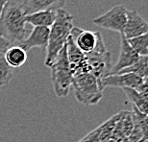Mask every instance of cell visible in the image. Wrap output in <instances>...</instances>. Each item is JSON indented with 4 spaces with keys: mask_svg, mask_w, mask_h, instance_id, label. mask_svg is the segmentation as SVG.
I'll list each match as a JSON object with an SVG mask.
<instances>
[{
    "mask_svg": "<svg viewBox=\"0 0 148 142\" xmlns=\"http://www.w3.org/2000/svg\"><path fill=\"white\" fill-rule=\"evenodd\" d=\"M26 14L20 4L9 0L0 16V36L12 45H18L28 37Z\"/></svg>",
    "mask_w": 148,
    "mask_h": 142,
    "instance_id": "6da1fadb",
    "label": "cell"
},
{
    "mask_svg": "<svg viewBox=\"0 0 148 142\" xmlns=\"http://www.w3.org/2000/svg\"><path fill=\"white\" fill-rule=\"evenodd\" d=\"M74 16L66 9L57 10V16L52 26L50 27L48 43L46 47V55L44 64L50 67L54 63L59 53L66 44L73 25Z\"/></svg>",
    "mask_w": 148,
    "mask_h": 142,
    "instance_id": "7a4b0ae2",
    "label": "cell"
},
{
    "mask_svg": "<svg viewBox=\"0 0 148 142\" xmlns=\"http://www.w3.org/2000/svg\"><path fill=\"white\" fill-rule=\"evenodd\" d=\"M71 87L74 89L76 100L83 105H96L103 97V89L99 82L90 73L73 76Z\"/></svg>",
    "mask_w": 148,
    "mask_h": 142,
    "instance_id": "3957f363",
    "label": "cell"
},
{
    "mask_svg": "<svg viewBox=\"0 0 148 142\" xmlns=\"http://www.w3.org/2000/svg\"><path fill=\"white\" fill-rule=\"evenodd\" d=\"M50 70H51V84L56 96H67L72 84V74L67 60L66 44L59 53L54 63L50 66Z\"/></svg>",
    "mask_w": 148,
    "mask_h": 142,
    "instance_id": "277c9868",
    "label": "cell"
},
{
    "mask_svg": "<svg viewBox=\"0 0 148 142\" xmlns=\"http://www.w3.org/2000/svg\"><path fill=\"white\" fill-rule=\"evenodd\" d=\"M70 37L75 45L85 55L90 53H105L107 51L103 38L99 32L83 30L81 28L73 27L70 32Z\"/></svg>",
    "mask_w": 148,
    "mask_h": 142,
    "instance_id": "5b68a950",
    "label": "cell"
},
{
    "mask_svg": "<svg viewBox=\"0 0 148 142\" xmlns=\"http://www.w3.org/2000/svg\"><path fill=\"white\" fill-rule=\"evenodd\" d=\"M127 12L128 10L123 5H116L102 16L93 18V23L102 28L123 34L127 22Z\"/></svg>",
    "mask_w": 148,
    "mask_h": 142,
    "instance_id": "8992f818",
    "label": "cell"
},
{
    "mask_svg": "<svg viewBox=\"0 0 148 142\" xmlns=\"http://www.w3.org/2000/svg\"><path fill=\"white\" fill-rule=\"evenodd\" d=\"M86 59H87L88 73L95 77L101 87L103 79L109 76L112 67L110 52L90 53V54L86 55Z\"/></svg>",
    "mask_w": 148,
    "mask_h": 142,
    "instance_id": "52a82bcc",
    "label": "cell"
},
{
    "mask_svg": "<svg viewBox=\"0 0 148 142\" xmlns=\"http://www.w3.org/2000/svg\"><path fill=\"white\" fill-rule=\"evenodd\" d=\"M143 82V79L133 73L125 74H114L109 75L103 79L101 83V87L104 89L107 87H121L123 88H137Z\"/></svg>",
    "mask_w": 148,
    "mask_h": 142,
    "instance_id": "ba28073f",
    "label": "cell"
},
{
    "mask_svg": "<svg viewBox=\"0 0 148 142\" xmlns=\"http://www.w3.org/2000/svg\"><path fill=\"white\" fill-rule=\"evenodd\" d=\"M147 33L148 22L143 19V17L136 10H129L127 12V22L122 34L124 38L130 40Z\"/></svg>",
    "mask_w": 148,
    "mask_h": 142,
    "instance_id": "9c48e42d",
    "label": "cell"
},
{
    "mask_svg": "<svg viewBox=\"0 0 148 142\" xmlns=\"http://www.w3.org/2000/svg\"><path fill=\"white\" fill-rule=\"evenodd\" d=\"M140 59L137 53L134 51V49L130 46L128 40L124 38V36L121 35V44H120V52L119 57L116 61V63L112 67V70L109 75H114L117 74L119 71L131 66L132 64L137 63Z\"/></svg>",
    "mask_w": 148,
    "mask_h": 142,
    "instance_id": "30bf717a",
    "label": "cell"
},
{
    "mask_svg": "<svg viewBox=\"0 0 148 142\" xmlns=\"http://www.w3.org/2000/svg\"><path fill=\"white\" fill-rule=\"evenodd\" d=\"M50 29L47 27H34L28 37L18 46L24 49L26 52L29 50L38 47V48H46L49 38Z\"/></svg>",
    "mask_w": 148,
    "mask_h": 142,
    "instance_id": "8fae6325",
    "label": "cell"
},
{
    "mask_svg": "<svg viewBox=\"0 0 148 142\" xmlns=\"http://www.w3.org/2000/svg\"><path fill=\"white\" fill-rule=\"evenodd\" d=\"M66 0H22L21 7L25 14L41 11H57L63 9Z\"/></svg>",
    "mask_w": 148,
    "mask_h": 142,
    "instance_id": "7c38bea8",
    "label": "cell"
},
{
    "mask_svg": "<svg viewBox=\"0 0 148 142\" xmlns=\"http://www.w3.org/2000/svg\"><path fill=\"white\" fill-rule=\"evenodd\" d=\"M57 16V11H41L37 13L27 14L25 21L27 24L33 25L34 27H47L50 28L54 23Z\"/></svg>",
    "mask_w": 148,
    "mask_h": 142,
    "instance_id": "4fadbf2b",
    "label": "cell"
},
{
    "mask_svg": "<svg viewBox=\"0 0 148 142\" xmlns=\"http://www.w3.org/2000/svg\"><path fill=\"white\" fill-rule=\"evenodd\" d=\"M6 63L12 68H18L27 61V52L18 45H12L4 53Z\"/></svg>",
    "mask_w": 148,
    "mask_h": 142,
    "instance_id": "5bb4252c",
    "label": "cell"
},
{
    "mask_svg": "<svg viewBox=\"0 0 148 142\" xmlns=\"http://www.w3.org/2000/svg\"><path fill=\"white\" fill-rule=\"evenodd\" d=\"M127 98L132 103L133 106H135L141 113L148 114V102L144 99V97L135 88H123Z\"/></svg>",
    "mask_w": 148,
    "mask_h": 142,
    "instance_id": "9a60e30c",
    "label": "cell"
},
{
    "mask_svg": "<svg viewBox=\"0 0 148 142\" xmlns=\"http://www.w3.org/2000/svg\"><path fill=\"white\" fill-rule=\"evenodd\" d=\"M125 73H133L138 75L143 79L148 77V56H140V59L137 63L132 64L131 66L119 71L117 74H125Z\"/></svg>",
    "mask_w": 148,
    "mask_h": 142,
    "instance_id": "2e32d148",
    "label": "cell"
},
{
    "mask_svg": "<svg viewBox=\"0 0 148 142\" xmlns=\"http://www.w3.org/2000/svg\"><path fill=\"white\" fill-rule=\"evenodd\" d=\"M127 40L138 56H148V33Z\"/></svg>",
    "mask_w": 148,
    "mask_h": 142,
    "instance_id": "e0dca14e",
    "label": "cell"
},
{
    "mask_svg": "<svg viewBox=\"0 0 148 142\" xmlns=\"http://www.w3.org/2000/svg\"><path fill=\"white\" fill-rule=\"evenodd\" d=\"M119 117H120V113L115 114L112 117H111L109 120L106 121L105 123H103L100 127H98L100 141L104 142L112 138V132H114L115 124H116L118 119H119Z\"/></svg>",
    "mask_w": 148,
    "mask_h": 142,
    "instance_id": "ac0fdd59",
    "label": "cell"
},
{
    "mask_svg": "<svg viewBox=\"0 0 148 142\" xmlns=\"http://www.w3.org/2000/svg\"><path fill=\"white\" fill-rule=\"evenodd\" d=\"M132 117L134 121V125L137 126L143 134V140H148V117L147 114L141 113L140 111H138L135 106H133Z\"/></svg>",
    "mask_w": 148,
    "mask_h": 142,
    "instance_id": "d6986e66",
    "label": "cell"
},
{
    "mask_svg": "<svg viewBox=\"0 0 148 142\" xmlns=\"http://www.w3.org/2000/svg\"><path fill=\"white\" fill-rule=\"evenodd\" d=\"M14 75V69L6 63L4 54H0V88L10 84Z\"/></svg>",
    "mask_w": 148,
    "mask_h": 142,
    "instance_id": "ffe728a7",
    "label": "cell"
},
{
    "mask_svg": "<svg viewBox=\"0 0 148 142\" xmlns=\"http://www.w3.org/2000/svg\"><path fill=\"white\" fill-rule=\"evenodd\" d=\"M79 142H101L100 141V137H99V131L98 128L93 130L92 132H90V134H87L86 137L81 139Z\"/></svg>",
    "mask_w": 148,
    "mask_h": 142,
    "instance_id": "44dd1931",
    "label": "cell"
},
{
    "mask_svg": "<svg viewBox=\"0 0 148 142\" xmlns=\"http://www.w3.org/2000/svg\"><path fill=\"white\" fill-rule=\"evenodd\" d=\"M137 90L144 97V99L148 102V80L146 78L143 79V82L141 83V85L137 88Z\"/></svg>",
    "mask_w": 148,
    "mask_h": 142,
    "instance_id": "7402d4cb",
    "label": "cell"
},
{
    "mask_svg": "<svg viewBox=\"0 0 148 142\" xmlns=\"http://www.w3.org/2000/svg\"><path fill=\"white\" fill-rule=\"evenodd\" d=\"M11 46H12V44L9 42L8 40H6L4 38H2L1 36H0V54H4Z\"/></svg>",
    "mask_w": 148,
    "mask_h": 142,
    "instance_id": "603a6c76",
    "label": "cell"
},
{
    "mask_svg": "<svg viewBox=\"0 0 148 142\" xmlns=\"http://www.w3.org/2000/svg\"><path fill=\"white\" fill-rule=\"evenodd\" d=\"M9 0H0V16H1V14L3 12V9H4L5 5L7 4Z\"/></svg>",
    "mask_w": 148,
    "mask_h": 142,
    "instance_id": "cb8c5ba5",
    "label": "cell"
},
{
    "mask_svg": "<svg viewBox=\"0 0 148 142\" xmlns=\"http://www.w3.org/2000/svg\"><path fill=\"white\" fill-rule=\"evenodd\" d=\"M104 142H116V141H115V140H114V139H112V138H110V139L106 140V141H104Z\"/></svg>",
    "mask_w": 148,
    "mask_h": 142,
    "instance_id": "d4e9b609",
    "label": "cell"
},
{
    "mask_svg": "<svg viewBox=\"0 0 148 142\" xmlns=\"http://www.w3.org/2000/svg\"><path fill=\"white\" fill-rule=\"evenodd\" d=\"M146 79H147V80H148V77H147V78H146Z\"/></svg>",
    "mask_w": 148,
    "mask_h": 142,
    "instance_id": "484cf974",
    "label": "cell"
},
{
    "mask_svg": "<svg viewBox=\"0 0 148 142\" xmlns=\"http://www.w3.org/2000/svg\"><path fill=\"white\" fill-rule=\"evenodd\" d=\"M147 117H148V114H147Z\"/></svg>",
    "mask_w": 148,
    "mask_h": 142,
    "instance_id": "4316f807",
    "label": "cell"
}]
</instances>
